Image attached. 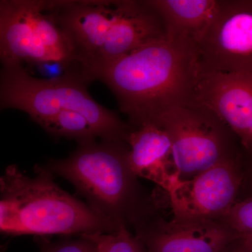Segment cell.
<instances>
[{
  "mask_svg": "<svg viewBox=\"0 0 252 252\" xmlns=\"http://www.w3.org/2000/svg\"><path fill=\"white\" fill-rule=\"evenodd\" d=\"M161 16L166 37L198 46L214 18L220 0H150Z\"/></svg>",
  "mask_w": 252,
  "mask_h": 252,
  "instance_id": "14",
  "label": "cell"
},
{
  "mask_svg": "<svg viewBox=\"0 0 252 252\" xmlns=\"http://www.w3.org/2000/svg\"><path fill=\"white\" fill-rule=\"evenodd\" d=\"M198 46L166 36L88 73L112 91L132 128L153 123L174 107L193 103Z\"/></svg>",
  "mask_w": 252,
  "mask_h": 252,
  "instance_id": "1",
  "label": "cell"
},
{
  "mask_svg": "<svg viewBox=\"0 0 252 252\" xmlns=\"http://www.w3.org/2000/svg\"><path fill=\"white\" fill-rule=\"evenodd\" d=\"M117 1H46V9L72 42L80 71L107 39Z\"/></svg>",
  "mask_w": 252,
  "mask_h": 252,
  "instance_id": "10",
  "label": "cell"
},
{
  "mask_svg": "<svg viewBox=\"0 0 252 252\" xmlns=\"http://www.w3.org/2000/svg\"><path fill=\"white\" fill-rule=\"evenodd\" d=\"M232 238L212 220L175 218L149 240L147 252H220Z\"/></svg>",
  "mask_w": 252,
  "mask_h": 252,
  "instance_id": "13",
  "label": "cell"
},
{
  "mask_svg": "<svg viewBox=\"0 0 252 252\" xmlns=\"http://www.w3.org/2000/svg\"><path fill=\"white\" fill-rule=\"evenodd\" d=\"M155 124L170 137L172 158L182 180L193 178L228 158L227 126L201 106L190 103L174 107Z\"/></svg>",
  "mask_w": 252,
  "mask_h": 252,
  "instance_id": "6",
  "label": "cell"
},
{
  "mask_svg": "<svg viewBox=\"0 0 252 252\" xmlns=\"http://www.w3.org/2000/svg\"><path fill=\"white\" fill-rule=\"evenodd\" d=\"M165 36L166 32L161 16L150 0L117 1L115 17L107 39L94 59L81 69V74L85 79L86 74L94 68Z\"/></svg>",
  "mask_w": 252,
  "mask_h": 252,
  "instance_id": "11",
  "label": "cell"
},
{
  "mask_svg": "<svg viewBox=\"0 0 252 252\" xmlns=\"http://www.w3.org/2000/svg\"><path fill=\"white\" fill-rule=\"evenodd\" d=\"M124 142L96 140L79 142L69 157L50 160L45 167L69 181L87 205L116 228L125 225L134 195V177L129 169V149Z\"/></svg>",
  "mask_w": 252,
  "mask_h": 252,
  "instance_id": "4",
  "label": "cell"
},
{
  "mask_svg": "<svg viewBox=\"0 0 252 252\" xmlns=\"http://www.w3.org/2000/svg\"><path fill=\"white\" fill-rule=\"evenodd\" d=\"M225 217L240 235L252 233V199L234 204Z\"/></svg>",
  "mask_w": 252,
  "mask_h": 252,
  "instance_id": "17",
  "label": "cell"
},
{
  "mask_svg": "<svg viewBox=\"0 0 252 252\" xmlns=\"http://www.w3.org/2000/svg\"><path fill=\"white\" fill-rule=\"evenodd\" d=\"M94 243V252H147L138 238L122 225L111 233L83 234Z\"/></svg>",
  "mask_w": 252,
  "mask_h": 252,
  "instance_id": "16",
  "label": "cell"
},
{
  "mask_svg": "<svg viewBox=\"0 0 252 252\" xmlns=\"http://www.w3.org/2000/svg\"><path fill=\"white\" fill-rule=\"evenodd\" d=\"M89 84L76 71L56 79H38L22 64L1 66L0 111H22L39 126L60 113L74 111L89 119L101 140L127 143L132 127L96 102L87 90Z\"/></svg>",
  "mask_w": 252,
  "mask_h": 252,
  "instance_id": "3",
  "label": "cell"
},
{
  "mask_svg": "<svg viewBox=\"0 0 252 252\" xmlns=\"http://www.w3.org/2000/svg\"><path fill=\"white\" fill-rule=\"evenodd\" d=\"M50 135L74 139L78 142L96 140L97 132L81 113L64 111L40 126Z\"/></svg>",
  "mask_w": 252,
  "mask_h": 252,
  "instance_id": "15",
  "label": "cell"
},
{
  "mask_svg": "<svg viewBox=\"0 0 252 252\" xmlns=\"http://www.w3.org/2000/svg\"><path fill=\"white\" fill-rule=\"evenodd\" d=\"M8 220H9V206L5 200L0 199V233H6Z\"/></svg>",
  "mask_w": 252,
  "mask_h": 252,
  "instance_id": "19",
  "label": "cell"
},
{
  "mask_svg": "<svg viewBox=\"0 0 252 252\" xmlns=\"http://www.w3.org/2000/svg\"><path fill=\"white\" fill-rule=\"evenodd\" d=\"M59 63L77 64L70 39L46 9V1L0 0L1 66Z\"/></svg>",
  "mask_w": 252,
  "mask_h": 252,
  "instance_id": "5",
  "label": "cell"
},
{
  "mask_svg": "<svg viewBox=\"0 0 252 252\" xmlns=\"http://www.w3.org/2000/svg\"><path fill=\"white\" fill-rule=\"evenodd\" d=\"M41 252H94V243L84 235L77 240H68L50 244L44 247Z\"/></svg>",
  "mask_w": 252,
  "mask_h": 252,
  "instance_id": "18",
  "label": "cell"
},
{
  "mask_svg": "<svg viewBox=\"0 0 252 252\" xmlns=\"http://www.w3.org/2000/svg\"><path fill=\"white\" fill-rule=\"evenodd\" d=\"M198 52L204 69L252 73V0H220Z\"/></svg>",
  "mask_w": 252,
  "mask_h": 252,
  "instance_id": "7",
  "label": "cell"
},
{
  "mask_svg": "<svg viewBox=\"0 0 252 252\" xmlns=\"http://www.w3.org/2000/svg\"><path fill=\"white\" fill-rule=\"evenodd\" d=\"M193 103L215 114L252 154V73L216 72L200 66Z\"/></svg>",
  "mask_w": 252,
  "mask_h": 252,
  "instance_id": "8",
  "label": "cell"
},
{
  "mask_svg": "<svg viewBox=\"0 0 252 252\" xmlns=\"http://www.w3.org/2000/svg\"><path fill=\"white\" fill-rule=\"evenodd\" d=\"M224 249H223V250H222V251H220V252H251L250 251H249L248 249L245 248V247L243 246H243L241 247V248L233 249V250H228V251H224Z\"/></svg>",
  "mask_w": 252,
  "mask_h": 252,
  "instance_id": "21",
  "label": "cell"
},
{
  "mask_svg": "<svg viewBox=\"0 0 252 252\" xmlns=\"http://www.w3.org/2000/svg\"><path fill=\"white\" fill-rule=\"evenodd\" d=\"M127 162L135 177L154 182L170 194L182 180L172 155L170 137L153 123L132 129L127 137Z\"/></svg>",
  "mask_w": 252,
  "mask_h": 252,
  "instance_id": "12",
  "label": "cell"
},
{
  "mask_svg": "<svg viewBox=\"0 0 252 252\" xmlns=\"http://www.w3.org/2000/svg\"><path fill=\"white\" fill-rule=\"evenodd\" d=\"M228 158L193 178L182 180L169 194L175 218L212 220L234 205L240 179Z\"/></svg>",
  "mask_w": 252,
  "mask_h": 252,
  "instance_id": "9",
  "label": "cell"
},
{
  "mask_svg": "<svg viewBox=\"0 0 252 252\" xmlns=\"http://www.w3.org/2000/svg\"><path fill=\"white\" fill-rule=\"evenodd\" d=\"M36 175L10 165L0 176V199L9 206L7 234L74 235L111 233L114 225L56 185L45 167Z\"/></svg>",
  "mask_w": 252,
  "mask_h": 252,
  "instance_id": "2",
  "label": "cell"
},
{
  "mask_svg": "<svg viewBox=\"0 0 252 252\" xmlns=\"http://www.w3.org/2000/svg\"><path fill=\"white\" fill-rule=\"evenodd\" d=\"M240 238L242 239L243 246L252 252V233L240 235Z\"/></svg>",
  "mask_w": 252,
  "mask_h": 252,
  "instance_id": "20",
  "label": "cell"
}]
</instances>
